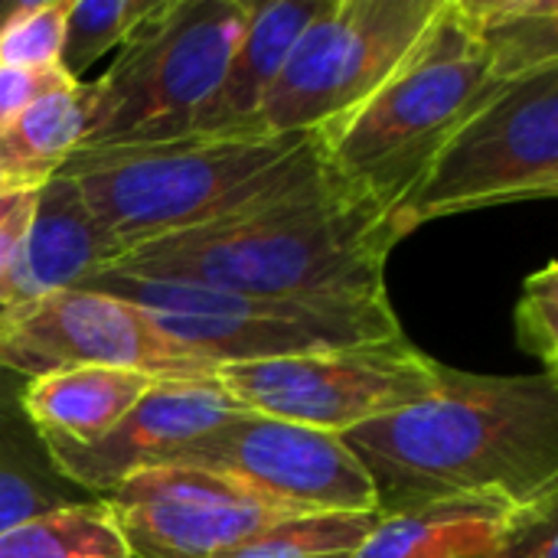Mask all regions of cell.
I'll return each instance as SVG.
<instances>
[{"label":"cell","mask_w":558,"mask_h":558,"mask_svg":"<svg viewBox=\"0 0 558 558\" xmlns=\"http://www.w3.org/2000/svg\"><path fill=\"white\" fill-rule=\"evenodd\" d=\"M343 445L379 517L487 494L536 507L558 497V379L441 366L432 399L347 432Z\"/></svg>","instance_id":"cell-1"},{"label":"cell","mask_w":558,"mask_h":558,"mask_svg":"<svg viewBox=\"0 0 558 558\" xmlns=\"http://www.w3.org/2000/svg\"><path fill=\"white\" fill-rule=\"evenodd\" d=\"M389 216L327 163L219 222L131 248L114 271L255 298H383Z\"/></svg>","instance_id":"cell-2"},{"label":"cell","mask_w":558,"mask_h":558,"mask_svg":"<svg viewBox=\"0 0 558 558\" xmlns=\"http://www.w3.org/2000/svg\"><path fill=\"white\" fill-rule=\"evenodd\" d=\"M314 134H186L160 144L75 150L65 173L128 255L258 206L324 170ZM121 255V258H124Z\"/></svg>","instance_id":"cell-3"},{"label":"cell","mask_w":558,"mask_h":558,"mask_svg":"<svg viewBox=\"0 0 558 558\" xmlns=\"http://www.w3.org/2000/svg\"><path fill=\"white\" fill-rule=\"evenodd\" d=\"M497 85L504 78L494 75L458 0H445L399 69L314 137L327 167L392 216L445 141Z\"/></svg>","instance_id":"cell-4"},{"label":"cell","mask_w":558,"mask_h":558,"mask_svg":"<svg viewBox=\"0 0 558 558\" xmlns=\"http://www.w3.org/2000/svg\"><path fill=\"white\" fill-rule=\"evenodd\" d=\"M245 0H157L92 82L95 105L78 150L177 141L193 131L242 36Z\"/></svg>","instance_id":"cell-5"},{"label":"cell","mask_w":558,"mask_h":558,"mask_svg":"<svg viewBox=\"0 0 558 558\" xmlns=\"http://www.w3.org/2000/svg\"><path fill=\"white\" fill-rule=\"evenodd\" d=\"M82 288L144 307L167 333L216 369L320 350L379 343L402 333L389 298H255L180 281L137 278L114 268Z\"/></svg>","instance_id":"cell-6"},{"label":"cell","mask_w":558,"mask_h":558,"mask_svg":"<svg viewBox=\"0 0 558 558\" xmlns=\"http://www.w3.org/2000/svg\"><path fill=\"white\" fill-rule=\"evenodd\" d=\"M558 193V65L497 85L392 209L402 242L418 226Z\"/></svg>","instance_id":"cell-7"},{"label":"cell","mask_w":558,"mask_h":558,"mask_svg":"<svg viewBox=\"0 0 558 558\" xmlns=\"http://www.w3.org/2000/svg\"><path fill=\"white\" fill-rule=\"evenodd\" d=\"M441 366L399 333L379 343L219 366L213 379L242 412L343 438L432 399L441 386Z\"/></svg>","instance_id":"cell-8"},{"label":"cell","mask_w":558,"mask_h":558,"mask_svg":"<svg viewBox=\"0 0 558 558\" xmlns=\"http://www.w3.org/2000/svg\"><path fill=\"white\" fill-rule=\"evenodd\" d=\"M445 0H324L288 52L262 134H314L366 101L412 52Z\"/></svg>","instance_id":"cell-9"},{"label":"cell","mask_w":558,"mask_h":558,"mask_svg":"<svg viewBox=\"0 0 558 558\" xmlns=\"http://www.w3.org/2000/svg\"><path fill=\"white\" fill-rule=\"evenodd\" d=\"M78 366L131 369L157 383L216 376L206 356L167 333L144 307L92 288L0 311V369L36 379Z\"/></svg>","instance_id":"cell-10"},{"label":"cell","mask_w":558,"mask_h":558,"mask_svg":"<svg viewBox=\"0 0 558 558\" xmlns=\"http://www.w3.org/2000/svg\"><path fill=\"white\" fill-rule=\"evenodd\" d=\"M170 464L222 474L294 513H376L373 484L343 438L281 418L242 412Z\"/></svg>","instance_id":"cell-11"},{"label":"cell","mask_w":558,"mask_h":558,"mask_svg":"<svg viewBox=\"0 0 558 558\" xmlns=\"http://www.w3.org/2000/svg\"><path fill=\"white\" fill-rule=\"evenodd\" d=\"M131 558H226L262 533L307 513L209 471L154 468L98 497Z\"/></svg>","instance_id":"cell-12"},{"label":"cell","mask_w":558,"mask_h":558,"mask_svg":"<svg viewBox=\"0 0 558 558\" xmlns=\"http://www.w3.org/2000/svg\"><path fill=\"white\" fill-rule=\"evenodd\" d=\"M242 415L216 379L154 383L150 392L95 445L49 448L56 471L88 497H105L134 474L170 464L193 438Z\"/></svg>","instance_id":"cell-13"},{"label":"cell","mask_w":558,"mask_h":558,"mask_svg":"<svg viewBox=\"0 0 558 558\" xmlns=\"http://www.w3.org/2000/svg\"><path fill=\"white\" fill-rule=\"evenodd\" d=\"M121 255L118 242L85 206L78 186L56 170L39 183L16 268L0 291V311L82 288L92 275L121 262Z\"/></svg>","instance_id":"cell-14"},{"label":"cell","mask_w":558,"mask_h":558,"mask_svg":"<svg viewBox=\"0 0 558 558\" xmlns=\"http://www.w3.org/2000/svg\"><path fill=\"white\" fill-rule=\"evenodd\" d=\"M320 3L324 0H245L242 36L190 134H262L265 101L281 78L291 46L314 20Z\"/></svg>","instance_id":"cell-15"},{"label":"cell","mask_w":558,"mask_h":558,"mask_svg":"<svg viewBox=\"0 0 558 558\" xmlns=\"http://www.w3.org/2000/svg\"><path fill=\"white\" fill-rule=\"evenodd\" d=\"M526 507L504 497H451L379 517L353 558H504Z\"/></svg>","instance_id":"cell-16"},{"label":"cell","mask_w":558,"mask_h":558,"mask_svg":"<svg viewBox=\"0 0 558 558\" xmlns=\"http://www.w3.org/2000/svg\"><path fill=\"white\" fill-rule=\"evenodd\" d=\"M157 379L131 369L78 366L26 379L20 405L46 448H85L101 441Z\"/></svg>","instance_id":"cell-17"},{"label":"cell","mask_w":558,"mask_h":558,"mask_svg":"<svg viewBox=\"0 0 558 558\" xmlns=\"http://www.w3.org/2000/svg\"><path fill=\"white\" fill-rule=\"evenodd\" d=\"M23 386L26 379L0 369V533L29 517L88 500L56 471L46 441L29 425L20 405Z\"/></svg>","instance_id":"cell-18"},{"label":"cell","mask_w":558,"mask_h":558,"mask_svg":"<svg viewBox=\"0 0 558 558\" xmlns=\"http://www.w3.org/2000/svg\"><path fill=\"white\" fill-rule=\"evenodd\" d=\"M92 82H75L16 111L0 124V177L3 183L39 186L69 154L78 150L92 121Z\"/></svg>","instance_id":"cell-19"},{"label":"cell","mask_w":558,"mask_h":558,"mask_svg":"<svg viewBox=\"0 0 558 558\" xmlns=\"http://www.w3.org/2000/svg\"><path fill=\"white\" fill-rule=\"evenodd\" d=\"M461 16L490 56L494 75H520L558 65L556 0H458Z\"/></svg>","instance_id":"cell-20"},{"label":"cell","mask_w":558,"mask_h":558,"mask_svg":"<svg viewBox=\"0 0 558 558\" xmlns=\"http://www.w3.org/2000/svg\"><path fill=\"white\" fill-rule=\"evenodd\" d=\"M0 558H131L98 497L29 517L0 533Z\"/></svg>","instance_id":"cell-21"},{"label":"cell","mask_w":558,"mask_h":558,"mask_svg":"<svg viewBox=\"0 0 558 558\" xmlns=\"http://www.w3.org/2000/svg\"><path fill=\"white\" fill-rule=\"evenodd\" d=\"M379 523V513L294 517L226 558H353Z\"/></svg>","instance_id":"cell-22"},{"label":"cell","mask_w":558,"mask_h":558,"mask_svg":"<svg viewBox=\"0 0 558 558\" xmlns=\"http://www.w3.org/2000/svg\"><path fill=\"white\" fill-rule=\"evenodd\" d=\"M157 0H69L59 65L82 82V72L121 46Z\"/></svg>","instance_id":"cell-23"},{"label":"cell","mask_w":558,"mask_h":558,"mask_svg":"<svg viewBox=\"0 0 558 558\" xmlns=\"http://www.w3.org/2000/svg\"><path fill=\"white\" fill-rule=\"evenodd\" d=\"M69 0H20L0 7V65L56 69L65 39Z\"/></svg>","instance_id":"cell-24"},{"label":"cell","mask_w":558,"mask_h":558,"mask_svg":"<svg viewBox=\"0 0 558 558\" xmlns=\"http://www.w3.org/2000/svg\"><path fill=\"white\" fill-rule=\"evenodd\" d=\"M517 340L543 363L546 376L558 379V265L549 262L543 271L523 281L517 301Z\"/></svg>","instance_id":"cell-25"},{"label":"cell","mask_w":558,"mask_h":558,"mask_svg":"<svg viewBox=\"0 0 558 558\" xmlns=\"http://www.w3.org/2000/svg\"><path fill=\"white\" fill-rule=\"evenodd\" d=\"M36 193L39 186H26V183H3L0 186V291L10 281L33 209H36Z\"/></svg>","instance_id":"cell-26"},{"label":"cell","mask_w":558,"mask_h":558,"mask_svg":"<svg viewBox=\"0 0 558 558\" xmlns=\"http://www.w3.org/2000/svg\"><path fill=\"white\" fill-rule=\"evenodd\" d=\"M69 85H75V78L62 65L56 69H3L0 65V124L10 121L26 105L39 101L43 95H52Z\"/></svg>","instance_id":"cell-27"},{"label":"cell","mask_w":558,"mask_h":558,"mask_svg":"<svg viewBox=\"0 0 558 558\" xmlns=\"http://www.w3.org/2000/svg\"><path fill=\"white\" fill-rule=\"evenodd\" d=\"M504 558H558V497L520 513Z\"/></svg>","instance_id":"cell-28"},{"label":"cell","mask_w":558,"mask_h":558,"mask_svg":"<svg viewBox=\"0 0 558 558\" xmlns=\"http://www.w3.org/2000/svg\"><path fill=\"white\" fill-rule=\"evenodd\" d=\"M0 186H3V177H0Z\"/></svg>","instance_id":"cell-29"}]
</instances>
